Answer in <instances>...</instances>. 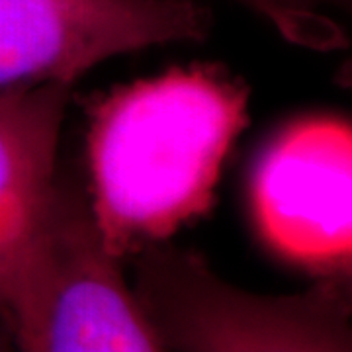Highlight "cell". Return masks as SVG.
I'll return each mask as SVG.
<instances>
[{
    "instance_id": "8",
    "label": "cell",
    "mask_w": 352,
    "mask_h": 352,
    "mask_svg": "<svg viewBox=\"0 0 352 352\" xmlns=\"http://www.w3.org/2000/svg\"><path fill=\"white\" fill-rule=\"evenodd\" d=\"M300 2H302L303 6L311 8V6H309V2H311V0H300ZM325 2H335V4H340V6H342V4H349L351 0H325Z\"/></svg>"
},
{
    "instance_id": "2",
    "label": "cell",
    "mask_w": 352,
    "mask_h": 352,
    "mask_svg": "<svg viewBox=\"0 0 352 352\" xmlns=\"http://www.w3.org/2000/svg\"><path fill=\"white\" fill-rule=\"evenodd\" d=\"M135 256L133 294L166 351L352 352L344 278L264 296L229 284L192 251L157 243Z\"/></svg>"
},
{
    "instance_id": "6",
    "label": "cell",
    "mask_w": 352,
    "mask_h": 352,
    "mask_svg": "<svg viewBox=\"0 0 352 352\" xmlns=\"http://www.w3.org/2000/svg\"><path fill=\"white\" fill-rule=\"evenodd\" d=\"M69 85L0 92V317L51 210Z\"/></svg>"
},
{
    "instance_id": "4",
    "label": "cell",
    "mask_w": 352,
    "mask_h": 352,
    "mask_svg": "<svg viewBox=\"0 0 352 352\" xmlns=\"http://www.w3.org/2000/svg\"><path fill=\"white\" fill-rule=\"evenodd\" d=\"M198 0H0V92L69 85L116 55L201 41Z\"/></svg>"
},
{
    "instance_id": "5",
    "label": "cell",
    "mask_w": 352,
    "mask_h": 352,
    "mask_svg": "<svg viewBox=\"0 0 352 352\" xmlns=\"http://www.w3.org/2000/svg\"><path fill=\"white\" fill-rule=\"evenodd\" d=\"M352 131L339 118H305L282 129L251 175L252 217L270 251L325 278L352 258Z\"/></svg>"
},
{
    "instance_id": "1",
    "label": "cell",
    "mask_w": 352,
    "mask_h": 352,
    "mask_svg": "<svg viewBox=\"0 0 352 352\" xmlns=\"http://www.w3.org/2000/svg\"><path fill=\"white\" fill-rule=\"evenodd\" d=\"M247 120L249 90L215 67H176L108 94L88 131V208L106 249L135 254L208 212Z\"/></svg>"
},
{
    "instance_id": "7",
    "label": "cell",
    "mask_w": 352,
    "mask_h": 352,
    "mask_svg": "<svg viewBox=\"0 0 352 352\" xmlns=\"http://www.w3.org/2000/svg\"><path fill=\"white\" fill-rule=\"evenodd\" d=\"M261 16L289 43L307 50L331 51L344 45V32L327 16L314 8L296 6L284 0H229Z\"/></svg>"
},
{
    "instance_id": "3",
    "label": "cell",
    "mask_w": 352,
    "mask_h": 352,
    "mask_svg": "<svg viewBox=\"0 0 352 352\" xmlns=\"http://www.w3.org/2000/svg\"><path fill=\"white\" fill-rule=\"evenodd\" d=\"M2 319L18 352H166L87 201L61 182Z\"/></svg>"
}]
</instances>
